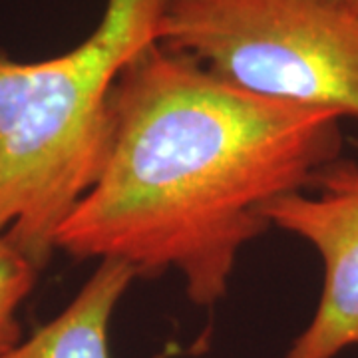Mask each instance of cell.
Instances as JSON below:
<instances>
[{
    "label": "cell",
    "mask_w": 358,
    "mask_h": 358,
    "mask_svg": "<svg viewBox=\"0 0 358 358\" xmlns=\"http://www.w3.org/2000/svg\"><path fill=\"white\" fill-rule=\"evenodd\" d=\"M102 173L56 235L74 259L138 277L176 268L197 307L221 301L271 201L341 157V115L268 100L154 42L115 80Z\"/></svg>",
    "instance_id": "1"
},
{
    "label": "cell",
    "mask_w": 358,
    "mask_h": 358,
    "mask_svg": "<svg viewBox=\"0 0 358 358\" xmlns=\"http://www.w3.org/2000/svg\"><path fill=\"white\" fill-rule=\"evenodd\" d=\"M164 2L106 0L88 38L48 60L0 50V235L38 271L102 173L115 80L155 42Z\"/></svg>",
    "instance_id": "2"
},
{
    "label": "cell",
    "mask_w": 358,
    "mask_h": 358,
    "mask_svg": "<svg viewBox=\"0 0 358 358\" xmlns=\"http://www.w3.org/2000/svg\"><path fill=\"white\" fill-rule=\"evenodd\" d=\"M155 42L251 94L358 120V22L331 0H166Z\"/></svg>",
    "instance_id": "3"
},
{
    "label": "cell",
    "mask_w": 358,
    "mask_h": 358,
    "mask_svg": "<svg viewBox=\"0 0 358 358\" xmlns=\"http://www.w3.org/2000/svg\"><path fill=\"white\" fill-rule=\"evenodd\" d=\"M308 192L271 201L263 215L313 245L324 268L317 310L287 358H334L358 345V164L334 159Z\"/></svg>",
    "instance_id": "4"
},
{
    "label": "cell",
    "mask_w": 358,
    "mask_h": 358,
    "mask_svg": "<svg viewBox=\"0 0 358 358\" xmlns=\"http://www.w3.org/2000/svg\"><path fill=\"white\" fill-rule=\"evenodd\" d=\"M136 279V271L126 263L100 261L72 303L6 358H112V315Z\"/></svg>",
    "instance_id": "5"
},
{
    "label": "cell",
    "mask_w": 358,
    "mask_h": 358,
    "mask_svg": "<svg viewBox=\"0 0 358 358\" xmlns=\"http://www.w3.org/2000/svg\"><path fill=\"white\" fill-rule=\"evenodd\" d=\"M34 267L4 235H0V358L22 343L18 308L36 282Z\"/></svg>",
    "instance_id": "6"
},
{
    "label": "cell",
    "mask_w": 358,
    "mask_h": 358,
    "mask_svg": "<svg viewBox=\"0 0 358 358\" xmlns=\"http://www.w3.org/2000/svg\"><path fill=\"white\" fill-rule=\"evenodd\" d=\"M338 8H343L345 13H348L358 22V0H331Z\"/></svg>",
    "instance_id": "7"
}]
</instances>
